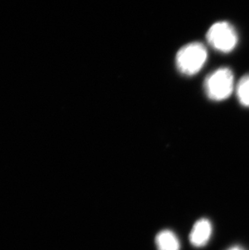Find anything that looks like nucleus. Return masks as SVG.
I'll use <instances>...</instances> for the list:
<instances>
[{
	"label": "nucleus",
	"instance_id": "f257e3e1",
	"mask_svg": "<svg viewBox=\"0 0 249 250\" xmlns=\"http://www.w3.org/2000/svg\"><path fill=\"white\" fill-rule=\"evenodd\" d=\"M234 88V75L228 67L217 69L209 74L205 81V92L208 98L214 102H221L228 98Z\"/></svg>",
	"mask_w": 249,
	"mask_h": 250
},
{
	"label": "nucleus",
	"instance_id": "f03ea898",
	"mask_svg": "<svg viewBox=\"0 0 249 250\" xmlns=\"http://www.w3.org/2000/svg\"><path fill=\"white\" fill-rule=\"evenodd\" d=\"M207 50L202 43H189L179 50L176 58L178 71L186 76H194L204 66Z\"/></svg>",
	"mask_w": 249,
	"mask_h": 250
},
{
	"label": "nucleus",
	"instance_id": "7ed1b4c3",
	"mask_svg": "<svg viewBox=\"0 0 249 250\" xmlns=\"http://www.w3.org/2000/svg\"><path fill=\"white\" fill-rule=\"evenodd\" d=\"M207 42L214 50L228 53L237 45L238 35L235 28L228 22H217L213 24L207 34Z\"/></svg>",
	"mask_w": 249,
	"mask_h": 250
},
{
	"label": "nucleus",
	"instance_id": "20e7f679",
	"mask_svg": "<svg viewBox=\"0 0 249 250\" xmlns=\"http://www.w3.org/2000/svg\"><path fill=\"white\" fill-rule=\"evenodd\" d=\"M211 233V224L209 220L202 219L194 224L192 229L189 236L190 242L196 247L205 246L209 241Z\"/></svg>",
	"mask_w": 249,
	"mask_h": 250
},
{
	"label": "nucleus",
	"instance_id": "39448f33",
	"mask_svg": "<svg viewBox=\"0 0 249 250\" xmlns=\"http://www.w3.org/2000/svg\"><path fill=\"white\" fill-rule=\"evenodd\" d=\"M156 245L159 250H179L178 239L172 231L168 230L160 231L156 236Z\"/></svg>",
	"mask_w": 249,
	"mask_h": 250
},
{
	"label": "nucleus",
	"instance_id": "423d86ee",
	"mask_svg": "<svg viewBox=\"0 0 249 250\" xmlns=\"http://www.w3.org/2000/svg\"><path fill=\"white\" fill-rule=\"evenodd\" d=\"M236 95L240 104L249 107V75H246L238 82Z\"/></svg>",
	"mask_w": 249,
	"mask_h": 250
},
{
	"label": "nucleus",
	"instance_id": "0eeeda50",
	"mask_svg": "<svg viewBox=\"0 0 249 250\" xmlns=\"http://www.w3.org/2000/svg\"><path fill=\"white\" fill-rule=\"evenodd\" d=\"M229 250H243L242 249H240V247H233V248L230 249Z\"/></svg>",
	"mask_w": 249,
	"mask_h": 250
}]
</instances>
